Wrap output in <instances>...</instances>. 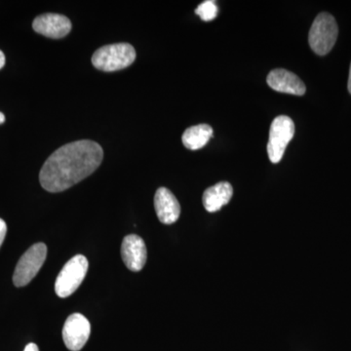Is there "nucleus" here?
<instances>
[{
	"label": "nucleus",
	"instance_id": "nucleus-18",
	"mask_svg": "<svg viewBox=\"0 0 351 351\" xmlns=\"http://www.w3.org/2000/svg\"><path fill=\"white\" fill-rule=\"evenodd\" d=\"M348 91H350V93L351 94V64H350V77H348Z\"/></svg>",
	"mask_w": 351,
	"mask_h": 351
},
{
	"label": "nucleus",
	"instance_id": "nucleus-19",
	"mask_svg": "<svg viewBox=\"0 0 351 351\" xmlns=\"http://www.w3.org/2000/svg\"><path fill=\"white\" fill-rule=\"evenodd\" d=\"M5 122V115L3 113L0 112V125Z\"/></svg>",
	"mask_w": 351,
	"mask_h": 351
},
{
	"label": "nucleus",
	"instance_id": "nucleus-12",
	"mask_svg": "<svg viewBox=\"0 0 351 351\" xmlns=\"http://www.w3.org/2000/svg\"><path fill=\"white\" fill-rule=\"evenodd\" d=\"M232 195L233 189L230 182H218L203 193V206L210 213H215L230 202Z\"/></svg>",
	"mask_w": 351,
	"mask_h": 351
},
{
	"label": "nucleus",
	"instance_id": "nucleus-10",
	"mask_svg": "<svg viewBox=\"0 0 351 351\" xmlns=\"http://www.w3.org/2000/svg\"><path fill=\"white\" fill-rule=\"evenodd\" d=\"M267 84L274 91L302 96L306 94V88L299 76L287 69H276L270 71L267 78Z\"/></svg>",
	"mask_w": 351,
	"mask_h": 351
},
{
	"label": "nucleus",
	"instance_id": "nucleus-9",
	"mask_svg": "<svg viewBox=\"0 0 351 351\" xmlns=\"http://www.w3.org/2000/svg\"><path fill=\"white\" fill-rule=\"evenodd\" d=\"M121 257L132 271H140L147 263V247L142 237L136 234L127 235L122 241Z\"/></svg>",
	"mask_w": 351,
	"mask_h": 351
},
{
	"label": "nucleus",
	"instance_id": "nucleus-7",
	"mask_svg": "<svg viewBox=\"0 0 351 351\" xmlns=\"http://www.w3.org/2000/svg\"><path fill=\"white\" fill-rule=\"evenodd\" d=\"M91 332V325L80 313L71 314L64 323L63 339L64 345L71 351L82 350L86 345Z\"/></svg>",
	"mask_w": 351,
	"mask_h": 351
},
{
	"label": "nucleus",
	"instance_id": "nucleus-16",
	"mask_svg": "<svg viewBox=\"0 0 351 351\" xmlns=\"http://www.w3.org/2000/svg\"><path fill=\"white\" fill-rule=\"evenodd\" d=\"M24 351H39L38 346L36 343H29V345L25 346Z\"/></svg>",
	"mask_w": 351,
	"mask_h": 351
},
{
	"label": "nucleus",
	"instance_id": "nucleus-8",
	"mask_svg": "<svg viewBox=\"0 0 351 351\" xmlns=\"http://www.w3.org/2000/svg\"><path fill=\"white\" fill-rule=\"evenodd\" d=\"M34 32L46 38L59 39L68 36L71 31V22L61 14L46 13L38 16L32 23Z\"/></svg>",
	"mask_w": 351,
	"mask_h": 351
},
{
	"label": "nucleus",
	"instance_id": "nucleus-5",
	"mask_svg": "<svg viewBox=\"0 0 351 351\" xmlns=\"http://www.w3.org/2000/svg\"><path fill=\"white\" fill-rule=\"evenodd\" d=\"M47 257V247L44 243L32 245L21 257L13 276L16 287H24L31 282L43 267Z\"/></svg>",
	"mask_w": 351,
	"mask_h": 351
},
{
	"label": "nucleus",
	"instance_id": "nucleus-15",
	"mask_svg": "<svg viewBox=\"0 0 351 351\" xmlns=\"http://www.w3.org/2000/svg\"><path fill=\"white\" fill-rule=\"evenodd\" d=\"M7 233V226L5 221L3 219H0V247L3 243L4 239H5Z\"/></svg>",
	"mask_w": 351,
	"mask_h": 351
},
{
	"label": "nucleus",
	"instance_id": "nucleus-3",
	"mask_svg": "<svg viewBox=\"0 0 351 351\" xmlns=\"http://www.w3.org/2000/svg\"><path fill=\"white\" fill-rule=\"evenodd\" d=\"M338 34V24L331 14L320 13L309 31V45L315 54L324 56L334 47Z\"/></svg>",
	"mask_w": 351,
	"mask_h": 351
},
{
	"label": "nucleus",
	"instance_id": "nucleus-13",
	"mask_svg": "<svg viewBox=\"0 0 351 351\" xmlns=\"http://www.w3.org/2000/svg\"><path fill=\"white\" fill-rule=\"evenodd\" d=\"M213 136V128L208 124L189 127L182 134V144L191 151L202 149Z\"/></svg>",
	"mask_w": 351,
	"mask_h": 351
},
{
	"label": "nucleus",
	"instance_id": "nucleus-17",
	"mask_svg": "<svg viewBox=\"0 0 351 351\" xmlns=\"http://www.w3.org/2000/svg\"><path fill=\"white\" fill-rule=\"evenodd\" d=\"M5 55L3 54L1 50H0V69L3 68L4 64H5Z\"/></svg>",
	"mask_w": 351,
	"mask_h": 351
},
{
	"label": "nucleus",
	"instance_id": "nucleus-11",
	"mask_svg": "<svg viewBox=\"0 0 351 351\" xmlns=\"http://www.w3.org/2000/svg\"><path fill=\"white\" fill-rule=\"evenodd\" d=\"M154 208L159 221L164 225H172L179 219L181 215L179 201L166 188L157 189L154 196Z\"/></svg>",
	"mask_w": 351,
	"mask_h": 351
},
{
	"label": "nucleus",
	"instance_id": "nucleus-1",
	"mask_svg": "<svg viewBox=\"0 0 351 351\" xmlns=\"http://www.w3.org/2000/svg\"><path fill=\"white\" fill-rule=\"evenodd\" d=\"M103 158V149L98 143H69L48 157L39 173V182L49 193H62L93 174Z\"/></svg>",
	"mask_w": 351,
	"mask_h": 351
},
{
	"label": "nucleus",
	"instance_id": "nucleus-14",
	"mask_svg": "<svg viewBox=\"0 0 351 351\" xmlns=\"http://www.w3.org/2000/svg\"><path fill=\"white\" fill-rule=\"evenodd\" d=\"M218 6L213 0H206V1L200 3L195 9V14H197L201 19L205 21V22L213 21L218 16Z\"/></svg>",
	"mask_w": 351,
	"mask_h": 351
},
{
	"label": "nucleus",
	"instance_id": "nucleus-2",
	"mask_svg": "<svg viewBox=\"0 0 351 351\" xmlns=\"http://www.w3.org/2000/svg\"><path fill=\"white\" fill-rule=\"evenodd\" d=\"M135 59V48L131 44L115 43L97 50L92 56V64L101 71L110 73L128 68Z\"/></svg>",
	"mask_w": 351,
	"mask_h": 351
},
{
	"label": "nucleus",
	"instance_id": "nucleus-4",
	"mask_svg": "<svg viewBox=\"0 0 351 351\" xmlns=\"http://www.w3.org/2000/svg\"><path fill=\"white\" fill-rule=\"evenodd\" d=\"M89 263L84 256L76 255L64 265L55 283V291L60 298H68L82 285L86 276Z\"/></svg>",
	"mask_w": 351,
	"mask_h": 351
},
{
	"label": "nucleus",
	"instance_id": "nucleus-6",
	"mask_svg": "<svg viewBox=\"0 0 351 351\" xmlns=\"http://www.w3.org/2000/svg\"><path fill=\"white\" fill-rule=\"evenodd\" d=\"M294 134L295 124L290 117L280 115L272 121L267 143V154L272 163L280 162Z\"/></svg>",
	"mask_w": 351,
	"mask_h": 351
}]
</instances>
